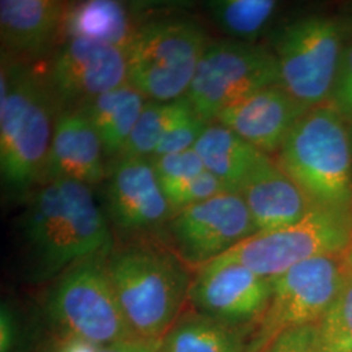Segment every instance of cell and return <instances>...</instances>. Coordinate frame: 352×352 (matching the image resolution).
I'll return each mask as SVG.
<instances>
[{
    "mask_svg": "<svg viewBox=\"0 0 352 352\" xmlns=\"http://www.w3.org/2000/svg\"><path fill=\"white\" fill-rule=\"evenodd\" d=\"M17 228L29 278L37 283L55 280L77 263L113 250L107 215L91 187L75 180L41 184L29 196Z\"/></svg>",
    "mask_w": 352,
    "mask_h": 352,
    "instance_id": "1",
    "label": "cell"
},
{
    "mask_svg": "<svg viewBox=\"0 0 352 352\" xmlns=\"http://www.w3.org/2000/svg\"><path fill=\"white\" fill-rule=\"evenodd\" d=\"M62 102L47 76L3 55L0 75V173L12 193L42 184Z\"/></svg>",
    "mask_w": 352,
    "mask_h": 352,
    "instance_id": "2",
    "label": "cell"
},
{
    "mask_svg": "<svg viewBox=\"0 0 352 352\" xmlns=\"http://www.w3.org/2000/svg\"><path fill=\"white\" fill-rule=\"evenodd\" d=\"M106 264L133 333L161 344L188 300L193 277L187 264L175 252L144 243L113 250Z\"/></svg>",
    "mask_w": 352,
    "mask_h": 352,
    "instance_id": "3",
    "label": "cell"
},
{
    "mask_svg": "<svg viewBox=\"0 0 352 352\" xmlns=\"http://www.w3.org/2000/svg\"><path fill=\"white\" fill-rule=\"evenodd\" d=\"M276 162L317 206L352 208V131L333 104L302 115Z\"/></svg>",
    "mask_w": 352,
    "mask_h": 352,
    "instance_id": "4",
    "label": "cell"
},
{
    "mask_svg": "<svg viewBox=\"0 0 352 352\" xmlns=\"http://www.w3.org/2000/svg\"><path fill=\"white\" fill-rule=\"evenodd\" d=\"M107 256L82 260L54 280L45 299V314L58 337L96 347L139 338L118 302Z\"/></svg>",
    "mask_w": 352,
    "mask_h": 352,
    "instance_id": "5",
    "label": "cell"
},
{
    "mask_svg": "<svg viewBox=\"0 0 352 352\" xmlns=\"http://www.w3.org/2000/svg\"><path fill=\"white\" fill-rule=\"evenodd\" d=\"M209 43L205 29L188 17L149 20L126 51L128 82L148 101L184 98Z\"/></svg>",
    "mask_w": 352,
    "mask_h": 352,
    "instance_id": "6",
    "label": "cell"
},
{
    "mask_svg": "<svg viewBox=\"0 0 352 352\" xmlns=\"http://www.w3.org/2000/svg\"><path fill=\"white\" fill-rule=\"evenodd\" d=\"M351 245L352 208L315 206L300 222L257 232L219 257L273 279L316 257L346 254Z\"/></svg>",
    "mask_w": 352,
    "mask_h": 352,
    "instance_id": "7",
    "label": "cell"
},
{
    "mask_svg": "<svg viewBox=\"0 0 352 352\" xmlns=\"http://www.w3.org/2000/svg\"><path fill=\"white\" fill-rule=\"evenodd\" d=\"M340 23L309 14L283 26L276 37L280 85L309 107L331 101L343 55Z\"/></svg>",
    "mask_w": 352,
    "mask_h": 352,
    "instance_id": "8",
    "label": "cell"
},
{
    "mask_svg": "<svg viewBox=\"0 0 352 352\" xmlns=\"http://www.w3.org/2000/svg\"><path fill=\"white\" fill-rule=\"evenodd\" d=\"M278 84L280 75L274 51L228 38L210 41L186 97L209 124L235 102Z\"/></svg>",
    "mask_w": 352,
    "mask_h": 352,
    "instance_id": "9",
    "label": "cell"
},
{
    "mask_svg": "<svg viewBox=\"0 0 352 352\" xmlns=\"http://www.w3.org/2000/svg\"><path fill=\"white\" fill-rule=\"evenodd\" d=\"M344 254L316 257L292 266L272 279V296L250 342L263 352L278 334L317 324L331 305L347 276Z\"/></svg>",
    "mask_w": 352,
    "mask_h": 352,
    "instance_id": "10",
    "label": "cell"
},
{
    "mask_svg": "<svg viewBox=\"0 0 352 352\" xmlns=\"http://www.w3.org/2000/svg\"><path fill=\"white\" fill-rule=\"evenodd\" d=\"M164 230L176 254L197 267L257 234L247 204L238 192H225L179 210Z\"/></svg>",
    "mask_w": 352,
    "mask_h": 352,
    "instance_id": "11",
    "label": "cell"
},
{
    "mask_svg": "<svg viewBox=\"0 0 352 352\" xmlns=\"http://www.w3.org/2000/svg\"><path fill=\"white\" fill-rule=\"evenodd\" d=\"M272 296V279L244 265L217 257L199 267L188 300L193 309L230 327L258 324Z\"/></svg>",
    "mask_w": 352,
    "mask_h": 352,
    "instance_id": "12",
    "label": "cell"
},
{
    "mask_svg": "<svg viewBox=\"0 0 352 352\" xmlns=\"http://www.w3.org/2000/svg\"><path fill=\"white\" fill-rule=\"evenodd\" d=\"M46 76L62 104L78 109L128 82L126 51L97 41L69 38L54 52Z\"/></svg>",
    "mask_w": 352,
    "mask_h": 352,
    "instance_id": "13",
    "label": "cell"
},
{
    "mask_svg": "<svg viewBox=\"0 0 352 352\" xmlns=\"http://www.w3.org/2000/svg\"><path fill=\"white\" fill-rule=\"evenodd\" d=\"M106 209L109 222L126 235L157 231L174 215L151 158L145 157L115 161L106 188Z\"/></svg>",
    "mask_w": 352,
    "mask_h": 352,
    "instance_id": "14",
    "label": "cell"
},
{
    "mask_svg": "<svg viewBox=\"0 0 352 352\" xmlns=\"http://www.w3.org/2000/svg\"><path fill=\"white\" fill-rule=\"evenodd\" d=\"M309 106L294 98L280 84L260 89L235 102L215 122L230 128L265 154L280 149Z\"/></svg>",
    "mask_w": 352,
    "mask_h": 352,
    "instance_id": "15",
    "label": "cell"
},
{
    "mask_svg": "<svg viewBox=\"0 0 352 352\" xmlns=\"http://www.w3.org/2000/svg\"><path fill=\"white\" fill-rule=\"evenodd\" d=\"M101 138L80 109L64 110L56 120L43 183L75 180L93 187L106 177Z\"/></svg>",
    "mask_w": 352,
    "mask_h": 352,
    "instance_id": "16",
    "label": "cell"
},
{
    "mask_svg": "<svg viewBox=\"0 0 352 352\" xmlns=\"http://www.w3.org/2000/svg\"><path fill=\"white\" fill-rule=\"evenodd\" d=\"M257 232H272L300 222L317 206L269 155L239 190Z\"/></svg>",
    "mask_w": 352,
    "mask_h": 352,
    "instance_id": "17",
    "label": "cell"
},
{
    "mask_svg": "<svg viewBox=\"0 0 352 352\" xmlns=\"http://www.w3.org/2000/svg\"><path fill=\"white\" fill-rule=\"evenodd\" d=\"M68 3L58 0H1L3 50L17 56H39L63 37Z\"/></svg>",
    "mask_w": 352,
    "mask_h": 352,
    "instance_id": "18",
    "label": "cell"
},
{
    "mask_svg": "<svg viewBox=\"0 0 352 352\" xmlns=\"http://www.w3.org/2000/svg\"><path fill=\"white\" fill-rule=\"evenodd\" d=\"M141 25L136 24L135 16L131 14V7L120 1L68 3L64 16L63 41L82 38L128 51Z\"/></svg>",
    "mask_w": 352,
    "mask_h": 352,
    "instance_id": "19",
    "label": "cell"
},
{
    "mask_svg": "<svg viewBox=\"0 0 352 352\" xmlns=\"http://www.w3.org/2000/svg\"><path fill=\"white\" fill-rule=\"evenodd\" d=\"M193 149L205 168L231 192H238L269 154L219 123H209Z\"/></svg>",
    "mask_w": 352,
    "mask_h": 352,
    "instance_id": "20",
    "label": "cell"
},
{
    "mask_svg": "<svg viewBox=\"0 0 352 352\" xmlns=\"http://www.w3.org/2000/svg\"><path fill=\"white\" fill-rule=\"evenodd\" d=\"M146 102L126 82L78 107L98 132L106 160L116 161L122 155Z\"/></svg>",
    "mask_w": 352,
    "mask_h": 352,
    "instance_id": "21",
    "label": "cell"
},
{
    "mask_svg": "<svg viewBox=\"0 0 352 352\" xmlns=\"http://www.w3.org/2000/svg\"><path fill=\"white\" fill-rule=\"evenodd\" d=\"M161 352H251L238 327L197 311L183 312L161 343Z\"/></svg>",
    "mask_w": 352,
    "mask_h": 352,
    "instance_id": "22",
    "label": "cell"
},
{
    "mask_svg": "<svg viewBox=\"0 0 352 352\" xmlns=\"http://www.w3.org/2000/svg\"><path fill=\"white\" fill-rule=\"evenodd\" d=\"M206 8L215 25L230 39L256 43L273 23L276 0H212Z\"/></svg>",
    "mask_w": 352,
    "mask_h": 352,
    "instance_id": "23",
    "label": "cell"
},
{
    "mask_svg": "<svg viewBox=\"0 0 352 352\" xmlns=\"http://www.w3.org/2000/svg\"><path fill=\"white\" fill-rule=\"evenodd\" d=\"M188 104L187 97L173 102H146L119 158H151L164 138V132Z\"/></svg>",
    "mask_w": 352,
    "mask_h": 352,
    "instance_id": "24",
    "label": "cell"
},
{
    "mask_svg": "<svg viewBox=\"0 0 352 352\" xmlns=\"http://www.w3.org/2000/svg\"><path fill=\"white\" fill-rule=\"evenodd\" d=\"M349 269V267H347ZM327 352H352V274L347 272L338 295L316 324Z\"/></svg>",
    "mask_w": 352,
    "mask_h": 352,
    "instance_id": "25",
    "label": "cell"
},
{
    "mask_svg": "<svg viewBox=\"0 0 352 352\" xmlns=\"http://www.w3.org/2000/svg\"><path fill=\"white\" fill-rule=\"evenodd\" d=\"M151 162L168 204L195 177L206 171L201 158L195 149L153 157Z\"/></svg>",
    "mask_w": 352,
    "mask_h": 352,
    "instance_id": "26",
    "label": "cell"
},
{
    "mask_svg": "<svg viewBox=\"0 0 352 352\" xmlns=\"http://www.w3.org/2000/svg\"><path fill=\"white\" fill-rule=\"evenodd\" d=\"M206 126L208 123H205L197 116L189 102L188 106L180 113L173 122V124L164 132V138L153 157L193 149Z\"/></svg>",
    "mask_w": 352,
    "mask_h": 352,
    "instance_id": "27",
    "label": "cell"
},
{
    "mask_svg": "<svg viewBox=\"0 0 352 352\" xmlns=\"http://www.w3.org/2000/svg\"><path fill=\"white\" fill-rule=\"evenodd\" d=\"M263 352H327L316 324L289 329L278 334Z\"/></svg>",
    "mask_w": 352,
    "mask_h": 352,
    "instance_id": "28",
    "label": "cell"
},
{
    "mask_svg": "<svg viewBox=\"0 0 352 352\" xmlns=\"http://www.w3.org/2000/svg\"><path fill=\"white\" fill-rule=\"evenodd\" d=\"M225 192L231 190L219 179H217L212 173L206 170L201 175L195 177L186 188L180 190L174 197V200L170 202V206L175 214L187 206L209 200Z\"/></svg>",
    "mask_w": 352,
    "mask_h": 352,
    "instance_id": "29",
    "label": "cell"
},
{
    "mask_svg": "<svg viewBox=\"0 0 352 352\" xmlns=\"http://www.w3.org/2000/svg\"><path fill=\"white\" fill-rule=\"evenodd\" d=\"M21 331L12 308L1 302L0 308V352H17Z\"/></svg>",
    "mask_w": 352,
    "mask_h": 352,
    "instance_id": "30",
    "label": "cell"
},
{
    "mask_svg": "<svg viewBox=\"0 0 352 352\" xmlns=\"http://www.w3.org/2000/svg\"><path fill=\"white\" fill-rule=\"evenodd\" d=\"M94 352H161V344L138 338L98 346Z\"/></svg>",
    "mask_w": 352,
    "mask_h": 352,
    "instance_id": "31",
    "label": "cell"
},
{
    "mask_svg": "<svg viewBox=\"0 0 352 352\" xmlns=\"http://www.w3.org/2000/svg\"><path fill=\"white\" fill-rule=\"evenodd\" d=\"M331 102H333V106L337 107L346 118H349V116L351 118L352 80L336 84L334 90H333V96H331Z\"/></svg>",
    "mask_w": 352,
    "mask_h": 352,
    "instance_id": "32",
    "label": "cell"
},
{
    "mask_svg": "<svg viewBox=\"0 0 352 352\" xmlns=\"http://www.w3.org/2000/svg\"><path fill=\"white\" fill-rule=\"evenodd\" d=\"M94 350H96V346H91L88 343L58 337L45 350V352H94Z\"/></svg>",
    "mask_w": 352,
    "mask_h": 352,
    "instance_id": "33",
    "label": "cell"
},
{
    "mask_svg": "<svg viewBox=\"0 0 352 352\" xmlns=\"http://www.w3.org/2000/svg\"><path fill=\"white\" fill-rule=\"evenodd\" d=\"M344 258H346V264H347V267H349V270L351 272L352 274V245L350 247V250L347 251V253L344 254Z\"/></svg>",
    "mask_w": 352,
    "mask_h": 352,
    "instance_id": "34",
    "label": "cell"
}]
</instances>
